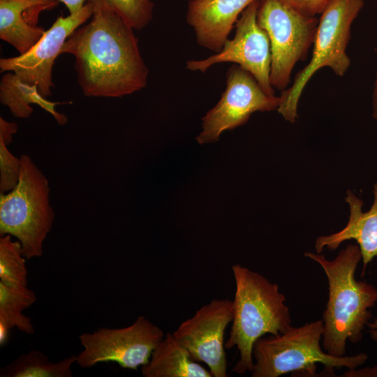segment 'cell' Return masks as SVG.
<instances>
[{
	"label": "cell",
	"instance_id": "6da1fadb",
	"mask_svg": "<svg viewBox=\"0 0 377 377\" xmlns=\"http://www.w3.org/2000/svg\"><path fill=\"white\" fill-rule=\"evenodd\" d=\"M64 53L75 57L78 83L87 96L119 98L147 84L149 69L133 29L111 10H94L91 20L66 40Z\"/></svg>",
	"mask_w": 377,
	"mask_h": 377
},
{
	"label": "cell",
	"instance_id": "7a4b0ae2",
	"mask_svg": "<svg viewBox=\"0 0 377 377\" xmlns=\"http://www.w3.org/2000/svg\"><path fill=\"white\" fill-rule=\"evenodd\" d=\"M304 255L319 264L327 279L328 300L322 318L323 349L333 356H345L347 341L360 342L372 319L370 309L377 302V288L355 279L362 260L357 244H348L332 260L319 253L306 251Z\"/></svg>",
	"mask_w": 377,
	"mask_h": 377
},
{
	"label": "cell",
	"instance_id": "3957f363",
	"mask_svg": "<svg viewBox=\"0 0 377 377\" xmlns=\"http://www.w3.org/2000/svg\"><path fill=\"white\" fill-rule=\"evenodd\" d=\"M235 282L233 318L225 347H236L239 359L232 371L251 372L255 342L266 334L279 336L291 325L289 307L279 285L262 274L236 264L232 267Z\"/></svg>",
	"mask_w": 377,
	"mask_h": 377
},
{
	"label": "cell",
	"instance_id": "277c9868",
	"mask_svg": "<svg viewBox=\"0 0 377 377\" xmlns=\"http://www.w3.org/2000/svg\"><path fill=\"white\" fill-rule=\"evenodd\" d=\"M323 333V322L318 320L292 326L279 336L259 338L253 345L251 376L279 377L290 372L314 376L317 364L333 374L334 369H357L367 360L365 353L343 357L328 354L320 346Z\"/></svg>",
	"mask_w": 377,
	"mask_h": 377
},
{
	"label": "cell",
	"instance_id": "5b68a950",
	"mask_svg": "<svg viewBox=\"0 0 377 377\" xmlns=\"http://www.w3.org/2000/svg\"><path fill=\"white\" fill-rule=\"evenodd\" d=\"M20 159L17 185L0 195V235L15 237L24 257L31 259L42 256L54 212L50 203L47 179L29 155L22 154Z\"/></svg>",
	"mask_w": 377,
	"mask_h": 377
},
{
	"label": "cell",
	"instance_id": "8992f818",
	"mask_svg": "<svg viewBox=\"0 0 377 377\" xmlns=\"http://www.w3.org/2000/svg\"><path fill=\"white\" fill-rule=\"evenodd\" d=\"M364 0H332L320 14L309 64L295 75L291 87L282 91L277 111L290 123L297 117V105L304 88L319 69L330 67L343 76L350 65L346 48L354 20Z\"/></svg>",
	"mask_w": 377,
	"mask_h": 377
},
{
	"label": "cell",
	"instance_id": "52a82bcc",
	"mask_svg": "<svg viewBox=\"0 0 377 377\" xmlns=\"http://www.w3.org/2000/svg\"><path fill=\"white\" fill-rule=\"evenodd\" d=\"M257 22L270 42V84L283 91L290 81L294 66L306 58L313 43L318 21L301 15L280 0H259Z\"/></svg>",
	"mask_w": 377,
	"mask_h": 377
},
{
	"label": "cell",
	"instance_id": "ba28073f",
	"mask_svg": "<svg viewBox=\"0 0 377 377\" xmlns=\"http://www.w3.org/2000/svg\"><path fill=\"white\" fill-rule=\"evenodd\" d=\"M165 334L143 316L123 328H100L79 336L83 350L76 364L84 369L112 362L123 369L136 370L148 363L153 350Z\"/></svg>",
	"mask_w": 377,
	"mask_h": 377
},
{
	"label": "cell",
	"instance_id": "9c48e42d",
	"mask_svg": "<svg viewBox=\"0 0 377 377\" xmlns=\"http://www.w3.org/2000/svg\"><path fill=\"white\" fill-rule=\"evenodd\" d=\"M226 89L219 102L202 119L199 144L219 140L226 130L247 122L256 112L277 110L279 96L267 94L256 78L241 66L233 64L226 73Z\"/></svg>",
	"mask_w": 377,
	"mask_h": 377
},
{
	"label": "cell",
	"instance_id": "30bf717a",
	"mask_svg": "<svg viewBox=\"0 0 377 377\" xmlns=\"http://www.w3.org/2000/svg\"><path fill=\"white\" fill-rule=\"evenodd\" d=\"M259 0L249 4L235 24V34L228 39L221 51L200 60H188L186 68L192 71L206 72L214 65L232 62L249 71L263 90L274 95L269 80L271 49L269 37L257 22Z\"/></svg>",
	"mask_w": 377,
	"mask_h": 377
},
{
	"label": "cell",
	"instance_id": "8fae6325",
	"mask_svg": "<svg viewBox=\"0 0 377 377\" xmlns=\"http://www.w3.org/2000/svg\"><path fill=\"white\" fill-rule=\"evenodd\" d=\"M232 318V300L214 299L172 333L195 361L207 364L214 377L228 376L224 334Z\"/></svg>",
	"mask_w": 377,
	"mask_h": 377
},
{
	"label": "cell",
	"instance_id": "7c38bea8",
	"mask_svg": "<svg viewBox=\"0 0 377 377\" xmlns=\"http://www.w3.org/2000/svg\"><path fill=\"white\" fill-rule=\"evenodd\" d=\"M94 10L87 2L77 13L59 16L28 52L17 57L1 58V72L15 73L22 81L37 86L45 98L52 94V68L57 56L71 34L92 17Z\"/></svg>",
	"mask_w": 377,
	"mask_h": 377
},
{
	"label": "cell",
	"instance_id": "4fadbf2b",
	"mask_svg": "<svg viewBox=\"0 0 377 377\" xmlns=\"http://www.w3.org/2000/svg\"><path fill=\"white\" fill-rule=\"evenodd\" d=\"M256 0H189L186 20L197 43L213 52L221 51L244 10Z\"/></svg>",
	"mask_w": 377,
	"mask_h": 377
},
{
	"label": "cell",
	"instance_id": "5bb4252c",
	"mask_svg": "<svg viewBox=\"0 0 377 377\" xmlns=\"http://www.w3.org/2000/svg\"><path fill=\"white\" fill-rule=\"evenodd\" d=\"M373 193V204L364 212L363 201L352 191H347L345 200L350 207V216L346 226L337 232L318 237L315 242L317 253H320L325 247L334 251L346 240H355L362 254V276L368 264L377 256V182Z\"/></svg>",
	"mask_w": 377,
	"mask_h": 377
},
{
	"label": "cell",
	"instance_id": "9a60e30c",
	"mask_svg": "<svg viewBox=\"0 0 377 377\" xmlns=\"http://www.w3.org/2000/svg\"><path fill=\"white\" fill-rule=\"evenodd\" d=\"M59 0H0V38L23 54L44 35L45 30L30 24L23 17L27 10L54 8Z\"/></svg>",
	"mask_w": 377,
	"mask_h": 377
},
{
	"label": "cell",
	"instance_id": "2e32d148",
	"mask_svg": "<svg viewBox=\"0 0 377 377\" xmlns=\"http://www.w3.org/2000/svg\"><path fill=\"white\" fill-rule=\"evenodd\" d=\"M141 371L145 377H212L210 371L195 361L172 333L164 336Z\"/></svg>",
	"mask_w": 377,
	"mask_h": 377
},
{
	"label": "cell",
	"instance_id": "e0dca14e",
	"mask_svg": "<svg viewBox=\"0 0 377 377\" xmlns=\"http://www.w3.org/2000/svg\"><path fill=\"white\" fill-rule=\"evenodd\" d=\"M0 101L17 118L30 117L34 111L31 105L35 104L52 114L58 124L64 125L68 121L66 116L58 112L55 108L64 103L47 100L37 86L24 82L13 72L7 73L1 79Z\"/></svg>",
	"mask_w": 377,
	"mask_h": 377
},
{
	"label": "cell",
	"instance_id": "ac0fdd59",
	"mask_svg": "<svg viewBox=\"0 0 377 377\" xmlns=\"http://www.w3.org/2000/svg\"><path fill=\"white\" fill-rule=\"evenodd\" d=\"M76 355H71L57 362L49 361L48 357L39 350H31L20 355L1 369V377H71L72 365Z\"/></svg>",
	"mask_w": 377,
	"mask_h": 377
},
{
	"label": "cell",
	"instance_id": "d6986e66",
	"mask_svg": "<svg viewBox=\"0 0 377 377\" xmlns=\"http://www.w3.org/2000/svg\"><path fill=\"white\" fill-rule=\"evenodd\" d=\"M35 293L27 286L8 287L0 282V325L11 330L14 327L30 334L34 327L29 317L22 311L36 301Z\"/></svg>",
	"mask_w": 377,
	"mask_h": 377
},
{
	"label": "cell",
	"instance_id": "ffe728a7",
	"mask_svg": "<svg viewBox=\"0 0 377 377\" xmlns=\"http://www.w3.org/2000/svg\"><path fill=\"white\" fill-rule=\"evenodd\" d=\"M26 258L20 242L10 235L0 237V282L8 287L27 286Z\"/></svg>",
	"mask_w": 377,
	"mask_h": 377
},
{
	"label": "cell",
	"instance_id": "44dd1931",
	"mask_svg": "<svg viewBox=\"0 0 377 377\" xmlns=\"http://www.w3.org/2000/svg\"><path fill=\"white\" fill-rule=\"evenodd\" d=\"M94 10H108L117 13L133 29L140 30L153 17L151 0H88Z\"/></svg>",
	"mask_w": 377,
	"mask_h": 377
},
{
	"label": "cell",
	"instance_id": "7402d4cb",
	"mask_svg": "<svg viewBox=\"0 0 377 377\" xmlns=\"http://www.w3.org/2000/svg\"><path fill=\"white\" fill-rule=\"evenodd\" d=\"M8 144L0 138V194L6 193L17 185L21 169V159L8 149Z\"/></svg>",
	"mask_w": 377,
	"mask_h": 377
},
{
	"label": "cell",
	"instance_id": "603a6c76",
	"mask_svg": "<svg viewBox=\"0 0 377 377\" xmlns=\"http://www.w3.org/2000/svg\"><path fill=\"white\" fill-rule=\"evenodd\" d=\"M297 13L307 17L321 14L332 0H280Z\"/></svg>",
	"mask_w": 377,
	"mask_h": 377
},
{
	"label": "cell",
	"instance_id": "cb8c5ba5",
	"mask_svg": "<svg viewBox=\"0 0 377 377\" xmlns=\"http://www.w3.org/2000/svg\"><path fill=\"white\" fill-rule=\"evenodd\" d=\"M341 376L343 377H377V365L363 369H348Z\"/></svg>",
	"mask_w": 377,
	"mask_h": 377
},
{
	"label": "cell",
	"instance_id": "d4e9b609",
	"mask_svg": "<svg viewBox=\"0 0 377 377\" xmlns=\"http://www.w3.org/2000/svg\"><path fill=\"white\" fill-rule=\"evenodd\" d=\"M65 4L68 10L69 15H73L78 13L87 3L88 0H59Z\"/></svg>",
	"mask_w": 377,
	"mask_h": 377
},
{
	"label": "cell",
	"instance_id": "484cf974",
	"mask_svg": "<svg viewBox=\"0 0 377 377\" xmlns=\"http://www.w3.org/2000/svg\"><path fill=\"white\" fill-rule=\"evenodd\" d=\"M367 327L369 329L368 332L371 339L374 341L377 342V317L369 320L367 324Z\"/></svg>",
	"mask_w": 377,
	"mask_h": 377
},
{
	"label": "cell",
	"instance_id": "4316f807",
	"mask_svg": "<svg viewBox=\"0 0 377 377\" xmlns=\"http://www.w3.org/2000/svg\"><path fill=\"white\" fill-rule=\"evenodd\" d=\"M372 110L373 117L377 119V72L376 80L374 86L373 97H372Z\"/></svg>",
	"mask_w": 377,
	"mask_h": 377
}]
</instances>
